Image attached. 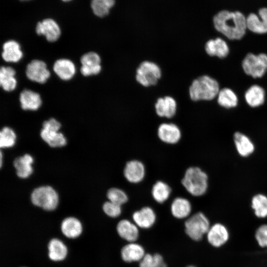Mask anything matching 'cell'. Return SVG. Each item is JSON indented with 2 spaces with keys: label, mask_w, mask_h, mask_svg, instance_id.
<instances>
[{
  "label": "cell",
  "mask_w": 267,
  "mask_h": 267,
  "mask_svg": "<svg viewBox=\"0 0 267 267\" xmlns=\"http://www.w3.org/2000/svg\"><path fill=\"white\" fill-rule=\"evenodd\" d=\"M215 29L230 40H240L244 36L246 18L239 12L222 10L213 18Z\"/></svg>",
  "instance_id": "cell-1"
},
{
  "label": "cell",
  "mask_w": 267,
  "mask_h": 267,
  "mask_svg": "<svg viewBox=\"0 0 267 267\" xmlns=\"http://www.w3.org/2000/svg\"><path fill=\"white\" fill-rule=\"evenodd\" d=\"M181 183L191 195L199 197L204 195L208 188V176L197 166L188 168L184 172Z\"/></svg>",
  "instance_id": "cell-2"
},
{
  "label": "cell",
  "mask_w": 267,
  "mask_h": 267,
  "mask_svg": "<svg viewBox=\"0 0 267 267\" xmlns=\"http://www.w3.org/2000/svg\"><path fill=\"white\" fill-rule=\"evenodd\" d=\"M219 91L218 81L208 75L194 80L188 89L189 97L194 101L212 100L218 96Z\"/></svg>",
  "instance_id": "cell-3"
},
{
  "label": "cell",
  "mask_w": 267,
  "mask_h": 267,
  "mask_svg": "<svg viewBox=\"0 0 267 267\" xmlns=\"http://www.w3.org/2000/svg\"><path fill=\"white\" fill-rule=\"evenodd\" d=\"M210 226L209 219L201 212L194 214L184 222L186 234L195 241L201 240L206 235Z\"/></svg>",
  "instance_id": "cell-4"
},
{
  "label": "cell",
  "mask_w": 267,
  "mask_h": 267,
  "mask_svg": "<svg viewBox=\"0 0 267 267\" xmlns=\"http://www.w3.org/2000/svg\"><path fill=\"white\" fill-rule=\"evenodd\" d=\"M161 77V69L154 62L142 61L136 70L135 80L144 87L156 85Z\"/></svg>",
  "instance_id": "cell-5"
},
{
  "label": "cell",
  "mask_w": 267,
  "mask_h": 267,
  "mask_svg": "<svg viewBox=\"0 0 267 267\" xmlns=\"http://www.w3.org/2000/svg\"><path fill=\"white\" fill-rule=\"evenodd\" d=\"M33 204L47 211L54 210L58 204V195L51 186H44L34 189L31 194Z\"/></svg>",
  "instance_id": "cell-6"
},
{
  "label": "cell",
  "mask_w": 267,
  "mask_h": 267,
  "mask_svg": "<svg viewBox=\"0 0 267 267\" xmlns=\"http://www.w3.org/2000/svg\"><path fill=\"white\" fill-rule=\"evenodd\" d=\"M242 66L248 75L254 78H261L267 71V55L248 53L242 61Z\"/></svg>",
  "instance_id": "cell-7"
},
{
  "label": "cell",
  "mask_w": 267,
  "mask_h": 267,
  "mask_svg": "<svg viewBox=\"0 0 267 267\" xmlns=\"http://www.w3.org/2000/svg\"><path fill=\"white\" fill-rule=\"evenodd\" d=\"M206 236L210 245L215 248H220L228 242L230 234L225 225L216 222L211 225Z\"/></svg>",
  "instance_id": "cell-8"
},
{
  "label": "cell",
  "mask_w": 267,
  "mask_h": 267,
  "mask_svg": "<svg viewBox=\"0 0 267 267\" xmlns=\"http://www.w3.org/2000/svg\"><path fill=\"white\" fill-rule=\"evenodd\" d=\"M26 75L31 81L40 84H44L50 76L44 62L35 59L31 61L26 69Z\"/></svg>",
  "instance_id": "cell-9"
},
{
  "label": "cell",
  "mask_w": 267,
  "mask_h": 267,
  "mask_svg": "<svg viewBox=\"0 0 267 267\" xmlns=\"http://www.w3.org/2000/svg\"><path fill=\"white\" fill-rule=\"evenodd\" d=\"M157 133L159 139L168 144L178 143L182 136L181 130L178 126L172 123L161 124L158 126Z\"/></svg>",
  "instance_id": "cell-10"
},
{
  "label": "cell",
  "mask_w": 267,
  "mask_h": 267,
  "mask_svg": "<svg viewBox=\"0 0 267 267\" xmlns=\"http://www.w3.org/2000/svg\"><path fill=\"white\" fill-rule=\"evenodd\" d=\"M81 74L84 76L98 74L101 71V58L96 52L90 51L84 54L80 59Z\"/></svg>",
  "instance_id": "cell-11"
},
{
  "label": "cell",
  "mask_w": 267,
  "mask_h": 267,
  "mask_svg": "<svg viewBox=\"0 0 267 267\" xmlns=\"http://www.w3.org/2000/svg\"><path fill=\"white\" fill-rule=\"evenodd\" d=\"M145 167L138 160L128 161L124 168L123 175L126 179L132 183H138L143 180L145 176Z\"/></svg>",
  "instance_id": "cell-12"
},
{
  "label": "cell",
  "mask_w": 267,
  "mask_h": 267,
  "mask_svg": "<svg viewBox=\"0 0 267 267\" xmlns=\"http://www.w3.org/2000/svg\"><path fill=\"white\" fill-rule=\"evenodd\" d=\"M36 32L38 35H44L50 42L56 41L61 35L59 25L51 18H46L38 22Z\"/></svg>",
  "instance_id": "cell-13"
},
{
  "label": "cell",
  "mask_w": 267,
  "mask_h": 267,
  "mask_svg": "<svg viewBox=\"0 0 267 267\" xmlns=\"http://www.w3.org/2000/svg\"><path fill=\"white\" fill-rule=\"evenodd\" d=\"M156 114L160 117L171 119L174 117L177 110V103L172 96L159 97L155 103Z\"/></svg>",
  "instance_id": "cell-14"
},
{
  "label": "cell",
  "mask_w": 267,
  "mask_h": 267,
  "mask_svg": "<svg viewBox=\"0 0 267 267\" xmlns=\"http://www.w3.org/2000/svg\"><path fill=\"white\" fill-rule=\"evenodd\" d=\"M258 16L254 13L250 14L246 18L247 29L257 34L267 33V8H262L259 11Z\"/></svg>",
  "instance_id": "cell-15"
},
{
  "label": "cell",
  "mask_w": 267,
  "mask_h": 267,
  "mask_svg": "<svg viewBox=\"0 0 267 267\" xmlns=\"http://www.w3.org/2000/svg\"><path fill=\"white\" fill-rule=\"evenodd\" d=\"M62 234L69 239L79 237L83 231V225L81 221L74 216H69L63 219L60 224Z\"/></svg>",
  "instance_id": "cell-16"
},
{
  "label": "cell",
  "mask_w": 267,
  "mask_h": 267,
  "mask_svg": "<svg viewBox=\"0 0 267 267\" xmlns=\"http://www.w3.org/2000/svg\"><path fill=\"white\" fill-rule=\"evenodd\" d=\"M132 218L138 227L147 229L152 226L155 223L156 215L152 208L145 206L135 211L132 215Z\"/></svg>",
  "instance_id": "cell-17"
},
{
  "label": "cell",
  "mask_w": 267,
  "mask_h": 267,
  "mask_svg": "<svg viewBox=\"0 0 267 267\" xmlns=\"http://www.w3.org/2000/svg\"><path fill=\"white\" fill-rule=\"evenodd\" d=\"M48 256L53 262L64 261L67 257L68 249L65 243L57 238L51 239L48 243Z\"/></svg>",
  "instance_id": "cell-18"
},
{
  "label": "cell",
  "mask_w": 267,
  "mask_h": 267,
  "mask_svg": "<svg viewBox=\"0 0 267 267\" xmlns=\"http://www.w3.org/2000/svg\"><path fill=\"white\" fill-rule=\"evenodd\" d=\"M118 235L128 242H134L139 236L138 226L128 220L120 221L116 225Z\"/></svg>",
  "instance_id": "cell-19"
},
{
  "label": "cell",
  "mask_w": 267,
  "mask_h": 267,
  "mask_svg": "<svg viewBox=\"0 0 267 267\" xmlns=\"http://www.w3.org/2000/svg\"><path fill=\"white\" fill-rule=\"evenodd\" d=\"M233 141L238 154L241 157H248L255 150V146L252 140L242 133L237 132L234 134Z\"/></svg>",
  "instance_id": "cell-20"
},
{
  "label": "cell",
  "mask_w": 267,
  "mask_h": 267,
  "mask_svg": "<svg viewBox=\"0 0 267 267\" xmlns=\"http://www.w3.org/2000/svg\"><path fill=\"white\" fill-rule=\"evenodd\" d=\"M145 255L143 247L134 242H130L121 250L122 259L126 263L140 261Z\"/></svg>",
  "instance_id": "cell-21"
},
{
  "label": "cell",
  "mask_w": 267,
  "mask_h": 267,
  "mask_svg": "<svg viewBox=\"0 0 267 267\" xmlns=\"http://www.w3.org/2000/svg\"><path fill=\"white\" fill-rule=\"evenodd\" d=\"M53 70L60 79L64 81L71 79L76 73L75 64L68 59L57 60L53 64Z\"/></svg>",
  "instance_id": "cell-22"
},
{
  "label": "cell",
  "mask_w": 267,
  "mask_h": 267,
  "mask_svg": "<svg viewBox=\"0 0 267 267\" xmlns=\"http://www.w3.org/2000/svg\"><path fill=\"white\" fill-rule=\"evenodd\" d=\"M21 107L24 110L35 111L42 105L40 94L30 89H24L20 94Z\"/></svg>",
  "instance_id": "cell-23"
},
{
  "label": "cell",
  "mask_w": 267,
  "mask_h": 267,
  "mask_svg": "<svg viewBox=\"0 0 267 267\" xmlns=\"http://www.w3.org/2000/svg\"><path fill=\"white\" fill-rule=\"evenodd\" d=\"M205 49L209 55L220 58L226 57L229 51L227 43L220 38L208 41L205 44Z\"/></svg>",
  "instance_id": "cell-24"
},
{
  "label": "cell",
  "mask_w": 267,
  "mask_h": 267,
  "mask_svg": "<svg viewBox=\"0 0 267 267\" xmlns=\"http://www.w3.org/2000/svg\"><path fill=\"white\" fill-rule=\"evenodd\" d=\"M192 210L190 202L186 198L177 197L172 201L171 205V212L173 217L178 219L188 217Z\"/></svg>",
  "instance_id": "cell-25"
},
{
  "label": "cell",
  "mask_w": 267,
  "mask_h": 267,
  "mask_svg": "<svg viewBox=\"0 0 267 267\" xmlns=\"http://www.w3.org/2000/svg\"><path fill=\"white\" fill-rule=\"evenodd\" d=\"M3 59L8 62H17L23 57L19 44L14 40L5 42L2 45L1 54Z\"/></svg>",
  "instance_id": "cell-26"
},
{
  "label": "cell",
  "mask_w": 267,
  "mask_h": 267,
  "mask_svg": "<svg viewBox=\"0 0 267 267\" xmlns=\"http://www.w3.org/2000/svg\"><path fill=\"white\" fill-rule=\"evenodd\" d=\"M247 103L252 107L262 105L265 99V91L261 86L257 85L251 86L245 93Z\"/></svg>",
  "instance_id": "cell-27"
},
{
  "label": "cell",
  "mask_w": 267,
  "mask_h": 267,
  "mask_svg": "<svg viewBox=\"0 0 267 267\" xmlns=\"http://www.w3.org/2000/svg\"><path fill=\"white\" fill-rule=\"evenodd\" d=\"M33 157L26 154L23 156L16 158L13 165L16 170L17 176L22 178L29 177L33 172L32 164L33 162Z\"/></svg>",
  "instance_id": "cell-28"
},
{
  "label": "cell",
  "mask_w": 267,
  "mask_h": 267,
  "mask_svg": "<svg viewBox=\"0 0 267 267\" xmlns=\"http://www.w3.org/2000/svg\"><path fill=\"white\" fill-rule=\"evenodd\" d=\"M16 72L11 67L1 66L0 70V85L6 91L13 90L16 87Z\"/></svg>",
  "instance_id": "cell-29"
},
{
  "label": "cell",
  "mask_w": 267,
  "mask_h": 267,
  "mask_svg": "<svg viewBox=\"0 0 267 267\" xmlns=\"http://www.w3.org/2000/svg\"><path fill=\"white\" fill-rule=\"evenodd\" d=\"M172 192L171 187L162 180H158L154 183L151 189V195L157 203L162 204L166 201Z\"/></svg>",
  "instance_id": "cell-30"
},
{
  "label": "cell",
  "mask_w": 267,
  "mask_h": 267,
  "mask_svg": "<svg viewBox=\"0 0 267 267\" xmlns=\"http://www.w3.org/2000/svg\"><path fill=\"white\" fill-rule=\"evenodd\" d=\"M40 134L42 139L51 147H61L66 144L64 135L58 131L43 128Z\"/></svg>",
  "instance_id": "cell-31"
},
{
  "label": "cell",
  "mask_w": 267,
  "mask_h": 267,
  "mask_svg": "<svg viewBox=\"0 0 267 267\" xmlns=\"http://www.w3.org/2000/svg\"><path fill=\"white\" fill-rule=\"evenodd\" d=\"M251 208L254 215L259 219L267 218V196L258 193L253 196L251 201Z\"/></svg>",
  "instance_id": "cell-32"
},
{
  "label": "cell",
  "mask_w": 267,
  "mask_h": 267,
  "mask_svg": "<svg viewBox=\"0 0 267 267\" xmlns=\"http://www.w3.org/2000/svg\"><path fill=\"white\" fill-rule=\"evenodd\" d=\"M218 102L226 108L235 107L238 104V98L235 92L229 88H223L218 94Z\"/></svg>",
  "instance_id": "cell-33"
},
{
  "label": "cell",
  "mask_w": 267,
  "mask_h": 267,
  "mask_svg": "<svg viewBox=\"0 0 267 267\" xmlns=\"http://www.w3.org/2000/svg\"><path fill=\"white\" fill-rule=\"evenodd\" d=\"M114 4L115 0H91L90 6L96 16L103 17L109 14Z\"/></svg>",
  "instance_id": "cell-34"
},
{
  "label": "cell",
  "mask_w": 267,
  "mask_h": 267,
  "mask_svg": "<svg viewBox=\"0 0 267 267\" xmlns=\"http://www.w3.org/2000/svg\"><path fill=\"white\" fill-rule=\"evenodd\" d=\"M139 267H167L162 256L159 254H145L140 261Z\"/></svg>",
  "instance_id": "cell-35"
},
{
  "label": "cell",
  "mask_w": 267,
  "mask_h": 267,
  "mask_svg": "<svg viewBox=\"0 0 267 267\" xmlns=\"http://www.w3.org/2000/svg\"><path fill=\"white\" fill-rule=\"evenodd\" d=\"M109 201L122 206L128 201V196L125 191L118 187H112L107 192Z\"/></svg>",
  "instance_id": "cell-36"
},
{
  "label": "cell",
  "mask_w": 267,
  "mask_h": 267,
  "mask_svg": "<svg viewBox=\"0 0 267 267\" xmlns=\"http://www.w3.org/2000/svg\"><path fill=\"white\" fill-rule=\"evenodd\" d=\"M16 134L10 128L5 127L0 132V146L1 148L13 146L16 140Z\"/></svg>",
  "instance_id": "cell-37"
},
{
  "label": "cell",
  "mask_w": 267,
  "mask_h": 267,
  "mask_svg": "<svg viewBox=\"0 0 267 267\" xmlns=\"http://www.w3.org/2000/svg\"><path fill=\"white\" fill-rule=\"evenodd\" d=\"M121 206L110 201H108L103 204L102 209L104 213L108 217L111 218H116L120 216L122 213Z\"/></svg>",
  "instance_id": "cell-38"
},
{
  "label": "cell",
  "mask_w": 267,
  "mask_h": 267,
  "mask_svg": "<svg viewBox=\"0 0 267 267\" xmlns=\"http://www.w3.org/2000/svg\"><path fill=\"white\" fill-rule=\"evenodd\" d=\"M255 238L258 244L262 248H267V224L260 225L255 232Z\"/></svg>",
  "instance_id": "cell-39"
},
{
  "label": "cell",
  "mask_w": 267,
  "mask_h": 267,
  "mask_svg": "<svg viewBox=\"0 0 267 267\" xmlns=\"http://www.w3.org/2000/svg\"><path fill=\"white\" fill-rule=\"evenodd\" d=\"M43 129H45L59 131L61 127V124L56 119L50 118L43 123Z\"/></svg>",
  "instance_id": "cell-40"
},
{
  "label": "cell",
  "mask_w": 267,
  "mask_h": 267,
  "mask_svg": "<svg viewBox=\"0 0 267 267\" xmlns=\"http://www.w3.org/2000/svg\"><path fill=\"white\" fill-rule=\"evenodd\" d=\"M2 153L1 152L0 153V167H1V166H2Z\"/></svg>",
  "instance_id": "cell-41"
},
{
  "label": "cell",
  "mask_w": 267,
  "mask_h": 267,
  "mask_svg": "<svg viewBox=\"0 0 267 267\" xmlns=\"http://www.w3.org/2000/svg\"><path fill=\"white\" fill-rule=\"evenodd\" d=\"M62 0L63 1L67 2V1H71L72 0Z\"/></svg>",
  "instance_id": "cell-42"
},
{
  "label": "cell",
  "mask_w": 267,
  "mask_h": 267,
  "mask_svg": "<svg viewBox=\"0 0 267 267\" xmlns=\"http://www.w3.org/2000/svg\"><path fill=\"white\" fill-rule=\"evenodd\" d=\"M187 267H194L193 266H188Z\"/></svg>",
  "instance_id": "cell-43"
},
{
  "label": "cell",
  "mask_w": 267,
  "mask_h": 267,
  "mask_svg": "<svg viewBox=\"0 0 267 267\" xmlns=\"http://www.w3.org/2000/svg\"><path fill=\"white\" fill-rule=\"evenodd\" d=\"M21 1H24V0H20Z\"/></svg>",
  "instance_id": "cell-44"
},
{
  "label": "cell",
  "mask_w": 267,
  "mask_h": 267,
  "mask_svg": "<svg viewBox=\"0 0 267 267\" xmlns=\"http://www.w3.org/2000/svg\"></svg>",
  "instance_id": "cell-45"
}]
</instances>
